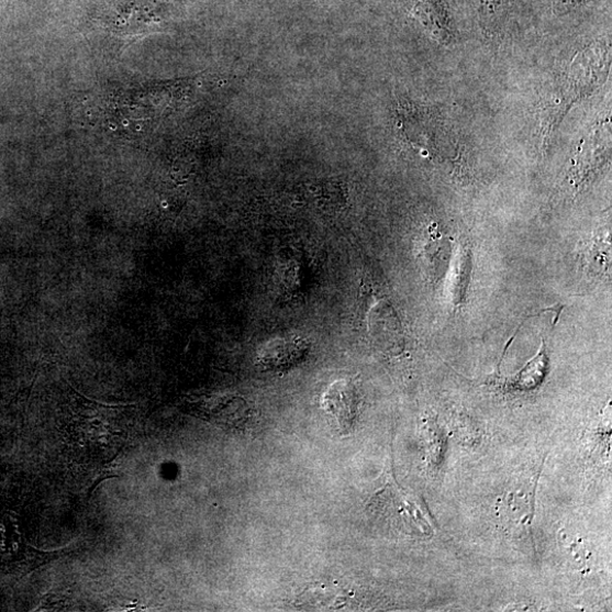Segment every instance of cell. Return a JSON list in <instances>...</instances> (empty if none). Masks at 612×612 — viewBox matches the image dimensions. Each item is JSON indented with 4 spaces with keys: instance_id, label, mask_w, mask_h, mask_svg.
I'll return each instance as SVG.
<instances>
[{
    "instance_id": "1",
    "label": "cell",
    "mask_w": 612,
    "mask_h": 612,
    "mask_svg": "<svg viewBox=\"0 0 612 612\" xmlns=\"http://www.w3.org/2000/svg\"><path fill=\"white\" fill-rule=\"evenodd\" d=\"M189 413L226 431H242L249 418L246 402L234 394L213 396L193 402Z\"/></svg>"
},
{
    "instance_id": "3",
    "label": "cell",
    "mask_w": 612,
    "mask_h": 612,
    "mask_svg": "<svg viewBox=\"0 0 612 612\" xmlns=\"http://www.w3.org/2000/svg\"><path fill=\"white\" fill-rule=\"evenodd\" d=\"M323 410L333 415L343 434H348L357 418L359 396L356 386L350 380L333 382L321 401Z\"/></svg>"
},
{
    "instance_id": "5",
    "label": "cell",
    "mask_w": 612,
    "mask_h": 612,
    "mask_svg": "<svg viewBox=\"0 0 612 612\" xmlns=\"http://www.w3.org/2000/svg\"><path fill=\"white\" fill-rule=\"evenodd\" d=\"M370 335L386 347H399L403 332L401 321L392 307L386 301L378 302L369 313Z\"/></svg>"
},
{
    "instance_id": "2",
    "label": "cell",
    "mask_w": 612,
    "mask_h": 612,
    "mask_svg": "<svg viewBox=\"0 0 612 612\" xmlns=\"http://www.w3.org/2000/svg\"><path fill=\"white\" fill-rule=\"evenodd\" d=\"M542 472H537L530 481L522 485L520 489H513V491L507 493L501 500L500 516L503 524L509 525L512 532L520 534L521 536L530 538L533 542L532 535V521L534 516V501L536 485L538 476Z\"/></svg>"
},
{
    "instance_id": "4",
    "label": "cell",
    "mask_w": 612,
    "mask_h": 612,
    "mask_svg": "<svg viewBox=\"0 0 612 612\" xmlns=\"http://www.w3.org/2000/svg\"><path fill=\"white\" fill-rule=\"evenodd\" d=\"M308 353L309 345L300 338H278L260 348L258 361L266 369L281 371L298 366Z\"/></svg>"
},
{
    "instance_id": "6",
    "label": "cell",
    "mask_w": 612,
    "mask_h": 612,
    "mask_svg": "<svg viewBox=\"0 0 612 612\" xmlns=\"http://www.w3.org/2000/svg\"><path fill=\"white\" fill-rule=\"evenodd\" d=\"M548 366L545 344L539 348L536 356L520 371L516 376L507 381L511 389L515 390H531L542 385Z\"/></svg>"
}]
</instances>
